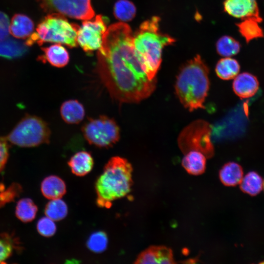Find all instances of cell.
I'll return each instance as SVG.
<instances>
[{"mask_svg": "<svg viewBox=\"0 0 264 264\" xmlns=\"http://www.w3.org/2000/svg\"><path fill=\"white\" fill-rule=\"evenodd\" d=\"M96 69L110 96L120 103H138L156 88L157 79L148 78L134 47L133 33L124 22L107 28L98 51Z\"/></svg>", "mask_w": 264, "mask_h": 264, "instance_id": "obj_1", "label": "cell"}, {"mask_svg": "<svg viewBox=\"0 0 264 264\" xmlns=\"http://www.w3.org/2000/svg\"><path fill=\"white\" fill-rule=\"evenodd\" d=\"M209 69L199 55L180 67L175 84L176 95L190 111L205 109L203 105L209 89Z\"/></svg>", "mask_w": 264, "mask_h": 264, "instance_id": "obj_2", "label": "cell"}, {"mask_svg": "<svg viewBox=\"0 0 264 264\" xmlns=\"http://www.w3.org/2000/svg\"><path fill=\"white\" fill-rule=\"evenodd\" d=\"M160 18L153 16L143 22L133 34L134 48L142 58L150 80L157 79L156 74L162 62L163 49L176 40L159 30Z\"/></svg>", "mask_w": 264, "mask_h": 264, "instance_id": "obj_3", "label": "cell"}, {"mask_svg": "<svg viewBox=\"0 0 264 264\" xmlns=\"http://www.w3.org/2000/svg\"><path fill=\"white\" fill-rule=\"evenodd\" d=\"M132 166L126 159L111 157L96 182L98 205L110 208L112 201L129 194L132 184Z\"/></svg>", "mask_w": 264, "mask_h": 264, "instance_id": "obj_4", "label": "cell"}, {"mask_svg": "<svg viewBox=\"0 0 264 264\" xmlns=\"http://www.w3.org/2000/svg\"><path fill=\"white\" fill-rule=\"evenodd\" d=\"M79 26L70 23L66 16L59 13L48 14L38 25L25 42L27 46L45 43L63 44L70 48L78 45L77 32Z\"/></svg>", "mask_w": 264, "mask_h": 264, "instance_id": "obj_5", "label": "cell"}, {"mask_svg": "<svg viewBox=\"0 0 264 264\" xmlns=\"http://www.w3.org/2000/svg\"><path fill=\"white\" fill-rule=\"evenodd\" d=\"M50 131L41 118L28 116L22 119L7 136L11 143L22 147L38 146L49 142Z\"/></svg>", "mask_w": 264, "mask_h": 264, "instance_id": "obj_6", "label": "cell"}, {"mask_svg": "<svg viewBox=\"0 0 264 264\" xmlns=\"http://www.w3.org/2000/svg\"><path fill=\"white\" fill-rule=\"evenodd\" d=\"M211 132V126L207 121L199 119L193 122L182 131L178 136L180 149L184 154L197 151L202 153L206 158H211L214 154Z\"/></svg>", "mask_w": 264, "mask_h": 264, "instance_id": "obj_7", "label": "cell"}, {"mask_svg": "<svg viewBox=\"0 0 264 264\" xmlns=\"http://www.w3.org/2000/svg\"><path fill=\"white\" fill-rule=\"evenodd\" d=\"M82 132L90 144L100 148L111 147L120 138V129L116 122L105 115L89 119L83 125Z\"/></svg>", "mask_w": 264, "mask_h": 264, "instance_id": "obj_8", "label": "cell"}, {"mask_svg": "<svg viewBox=\"0 0 264 264\" xmlns=\"http://www.w3.org/2000/svg\"><path fill=\"white\" fill-rule=\"evenodd\" d=\"M42 9L48 14L59 13L81 20L92 19L95 12L91 0H38Z\"/></svg>", "mask_w": 264, "mask_h": 264, "instance_id": "obj_9", "label": "cell"}, {"mask_svg": "<svg viewBox=\"0 0 264 264\" xmlns=\"http://www.w3.org/2000/svg\"><path fill=\"white\" fill-rule=\"evenodd\" d=\"M91 20H84L77 32L78 45L87 53L100 49L107 29V22L102 15H97Z\"/></svg>", "mask_w": 264, "mask_h": 264, "instance_id": "obj_10", "label": "cell"}, {"mask_svg": "<svg viewBox=\"0 0 264 264\" xmlns=\"http://www.w3.org/2000/svg\"><path fill=\"white\" fill-rule=\"evenodd\" d=\"M223 8L226 13L236 18L252 19L259 22L263 20L256 0H225Z\"/></svg>", "mask_w": 264, "mask_h": 264, "instance_id": "obj_11", "label": "cell"}, {"mask_svg": "<svg viewBox=\"0 0 264 264\" xmlns=\"http://www.w3.org/2000/svg\"><path fill=\"white\" fill-rule=\"evenodd\" d=\"M172 251L164 246H152L141 252L137 258L135 263L147 264H174Z\"/></svg>", "mask_w": 264, "mask_h": 264, "instance_id": "obj_12", "label": "cell"}, {"mask_svg": "<svg viewBox=\"0 0 264 264\" xmlns=\"http://www.w3.org/2000/svg\"><path fill=\"white\" fill-rule=\"evenodd\" d=\"M233 82V89L235 94L241 98H248L257 92L259 83L256 76L248 72L238 74Z\"/></svg>", "mask_w": 264, "mask_h": 264, "instance_id": "obj_13", "label": "cell"}, {"mask_svg": "<svg viewBox=\"0 0 264 264\" xmlns=\"http://www.w3.org/2000/svg\"><path fill=\"white\" fill-rule=\"evenodd\" d=\"M44 54L39 57V60L47 61L57 67L66 66L69 60V56L66 49L60 44H56L48 47H42Z\"/></svg>", "mask_w": 264, "mask_h": 264, "instance_id": "obj_14", "label": "cell"}, {"mask_svg": "<svg viewBox=\"0 0 264 264\" xmlns=\"http://www.w3.org/2000/svg\"><path fill=\"white\" fill-rule=\"evenodd\" d=\"M60 114L66 123L76 124L83 120L85 110L83 105L79 101L70 99L62 103L60 107Z\"/></svg>", "mask_w": 264, "mask_h": 264, "instance_id": "obj_15", "label": "cell"}, {"mask_svg": "<svg viewBox=\"0 0 264 264\" xmlns=\"http://www.w3.org/2000/svg\"><path fill=\"white\" fill-rule=\"evenodd\" d=\"M34 29V24L32 20L22 14L14 15L9 25V33L13 37L19 39L28 37Z\"/></svg>", "mask_w": 264, "mask_h": 264, "instance_id": "obj_16", "label": "cell"}, {"mask_svg": "<svg viewBox=\"0 0 264 264\" xmlns=\"http://www.w3.org/2000/svg\"><path fill=\"white\" fill-rule=\"evenodd\" d=\"M93 159L90 153L84 151L75 153L68 162L72 172L78 176H83L89 173L93 168Z\"/></svg>", "mask_w": 264, "mask_h": 264, "instance_id": "obj_17", "label": "cell"}, {"mask_svg": "<svg viewBox=\"0 0 264 264\" xmlns=\"http://www.w3.org/2000/svg\"><path fill=\"white\" fill-rule=\"evenodd\" d=\"M206 158L202 153L191 151L185 154L182 160V165L189 174L199 175L205 170Z\"/></svg>", "mask_w": 264, "mask_h": 264, "instance_id": "obj_18", "label": "cell"}, {"mask_svg": "<svg viewBox=\"0 0 264 264\" xmlns=\"http://www.w3.org/2000/svg\"><path fill=\"white\" fill-rule=\"evenodd\" d=\"M41 189L43 195L50 199L60 198L66 192L64 181L56 176H50L42 182Z\"/></svg>", "mask_w": 264, "mask_h": 264, "instance_id": "obj_19", "label": "cell"}, {"mask_svg": "<svg viewBox=\"0 0 264 264\" xmlns=\"http://www.w3.org/2000/svg\"><path fill=\"white\" fill-rule=\"evenodd\" d=\"M243 175L242 166L234 162L225 164L219 173L221 182L227 186H235L240 184Z\"/></svg>", "mask_w": 264, "mask_h": 264, "instance_id": "obj_20", "label": "cell"}, {"mask_svg": "<svg viewBox=\"0 0 264 264\" xmlns=\"http://www.w3.org/2000/svg\"><path fill=\"white\" fill-rule=\"evenodd\" d=\"M240 70V66L238 62L236 59L230 57L220 59L215 68L217 76L224 80L234 78L238 74Z\"/></svg>", "mask_w": 264, "mask_h": 264, "instance_id": "obj_21", "label": "cell"}, {"mask_svg": "<svg viewBox=\"0 0 264 264\" xmlns=\"http://www.w3.org/2000/svg\"><path fill=\"white\" fill-rule=\"evenodd\" d=\"M27 45L12 39L0 41V56L13 59L22 56L27 51Z\"/></svg>", "mask_w": 264, "mask_h": 264, "instance_id": "obj_22", "label": "cell"}, {"mask_svg": "<svg viewBox=\"0 0 264 264\" xmlns=\"http://www.w3.org/2000/svg\"><path fill=\"white\" fill-rule=\"evenodd\" d=\"M242 20L241 22L236 23V25L247 43L253 39L264 37V33L259 25V22L252 19Z\"/></svg>", "mask_w": 264, "mask_h": 264, "instance_id": "obj_23", "label": "cell"}, {"mask_svg": "<svg viewBox=\"0 0 264 264\" xmlns=\"http://www.w3.org/2000/svg\"><path fill=\"white\" fill-rule=\"evenodd\" d=\"M240 185V188L243 193L255 196L262 191L263 188V180L257 173L251 171L242 177Z\"/></svg>", "mask_w": 264, "mask_h": 264, "instance_id": "obj_24", "label": "cell"}, {"mask_svg": "<svg viewBox=\"0 0 264 264\" xmlns=\"http://www.w3.org/2000/svg\"><path fill=\"white\" fill-rule=\"evenodd\" d=\"M38 208L32 199L22 198L16 205V215L21 221L28 222L33 220L36 217Z\"/></svg>", "mask_w": 264, "mask_h": 264, "instance_id": "obj_25", "label": "cell"}, {"mask_svg": "<svg viewBox=\"0 0 264 264\" xmlns=\"http://www.w3.org/2000/svg\"><path fill=\"white\" fill-rule=\"evenodd\" d=\"M218 53L223 57H229L238 54L241 44L233 37L225 35L220 37L216 44Z\"/></svg>", "mask_w": 264, "mask_h": 264, "instance_id": "obj_26", "label": "cell"}, {"mask_svg": "<svg viewBox=\"0 0 264 264\" xmlns=\"http://www.w3.org/2000/svg\"><path fill=\"white\" fill-rule=\"evenodd\" d=\"M136 12L134 4L129 0H118L114 6V16L121 22L132 21L134 18Z\"/></svg>", "mask_w": 264, "mask_h": 264, "instance_id": "obj_27", "label": "cell"}, {"mask_svg": "<svg viewBox=\"0 0 264 264\" xmlns=\"http://www.w3.org/2000/svg\"><path fill=\"white\" fill-rule=\"evenodd\" d=\"M67 211L66 203L61 198L51 199L46 204L44 210L46 216L54 221L64 219Z\"/></svg>", "mask_w": 264, "mask_h": 264, "instance_id": "obj_28", "label": "cell"}, {"mask_svg": "<svg viewBox=\"0 0 264 264\" xmlns=\"http://www.w3.org/2000/svg\"><path fill=\"white\" fill-rule=\"evenodd\" d=\"M107 245V236L105 232L102 231L92 233L87 242L88 248L95 253L103 252L106 249Z\"/></svg>", "mask_w": 264, "mask_h": 264, "instance_id": "obj_29", "label": "cell"}, {"mask_svg": "<svg viewBox=\"0 0 264 264\" xmlns=\"http://www.w3.org/2000/svg\"><path fill=\"white\" fill-rule=\"evenodd\" d=\"M37 229L43 236L49 237L55 233L56 226L54 221L46 216L39 220L37 224Z\"/></svg>", "mask_w": 264, "mask_h": 264, "instance_id": "obj_30", "label": "cell"}, {"mask_svg": "<svg viewBox=\"0 0 264 264\" xmlns=\"http://www.w3.org/2000/svg\"><path fill=\"white\" fill-rule=\"evenodd\" d=\"M12 239L7 234H3L0 238V264L4 263L12 254L14 244Z\"/></svg>", "mask_w": 264, "mask_h": 264, "instance_id": "obj_31", "label": "cell"}, {"mask_svg": "<svg viewBox=\"0 0 264 264\" xmlns=\"http://www.w3.org/2000/svg\"><path fill=\"white\" fill-rule=\"evenodd\" d=\"M9 25L8 17L0 11V41L7 38L9 34Z\"/></svg>", "mask_w": 264, "mask_h": 264, "instance_id": "obj_32", "label": "cell"}, {"mask_svg": "<svg viewBox=\"0 0 264 264\" xmlns=\"http://www.w3.org/2000/svg\"><path fill=\"white\" fill-rule=\"evenodd\" d=\"M8 157V147L4 139L0 138V173L4 168Z\"/></svg>", "mask_w": 264, "mask_h": 264, "instance_id": "obj_33", "label": "cell"}, {"mask_svg": "<svg viewBox=\"0 0 264 264\" xmlns=\"http://www.w3.org/2000/svg\"><path fill=\"white\" fill-rule=\"evenodd\" d=\"M263 188H264V180L263 181Z\"/></svg>", "mask_w": 264, "mask_h": 264, "instance_id": "obj_34", "label": "cell"}, {"mask_svg": "<svg viewBox=\"0 0 264 264\" xmlns=\"http://www.w3.org/2000/svg\"><path fill=\"white\" fill-rule=\"evenodd\" d=\"M261 263H262V264H264V262H262Z\"/></svg>", "mask_w": 264, "mask_h": 264, "instance_id": "obj_35", "label": "cell"}]
</instances>
